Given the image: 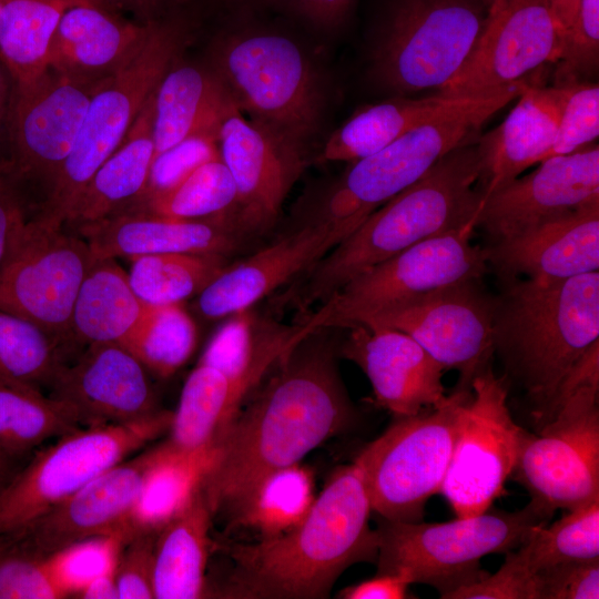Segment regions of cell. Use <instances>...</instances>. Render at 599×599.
Masks as SVG:
<instances>
[{"label": "cell", "instance_id": "cell-1", "mask_svg": "<svg viewBox=\"0 0 599 599\" xmlns=\"http://www.w3.org/2000/svg\"><path fill=\"white\" fill-rule=\"evenodd\" d=\"M327 329L295 345L229 426L203 485L214 514L264 475L301 463L352 424L354 408Z\"/></svg>", "mask_w": 599, "mask_h": 599}, {"label": "cell", "instance_id": "cell-2", "mask_svg": "<svg viewBox=\"0 0 599 599\" xmlns=\"http://www.w3.org/2000/svg\"><path fill=\"white\" fill-rule=\"evenodd\" d=\"M363 471L356 461L336 468L300 524L287 532L227 550L233 569L223 598L328 597L339 576L359 561H376L377 532Z\"/></svg>", "mask_w": 599, "mask_h": 599}, {"label": "cell", "instance_id": "cell-3", "mask_svg": "<svg viewBox=\"0 0 599 599\" xmlns=\"http://www.w3.org/2000/svg\"><path fill=\"white\" fill-rule=\"evenodd\" d=\"M479 175L475 142L450 151L311 266L291 300L303 311L322 304L353 277L402 251L468 223L476 225L483 200Z\"/></svg>", "mask_w": 599, "mask_h": 599}, {"label": "cell", "instance_id": "cell-4", "mask_svg": "<svg viewBox=\"0 0 599 599\" xmlns=\"http://www.w3.org/2000/svg\"><path fill=\"white\" fill-rule=\"evenodd\" d=\"M599 341V272L514 278L496 298L494 345L525 388L538 428L567 374Z\"/></svg>", "mask_w": 599, "mask_h": 599}, {"label": "cell", "instance_id": "cell-5", "mask_svg": "<svg viewBox=\"0 0 599 599\" xmlns=\"http://www.w3.org/2000/svg\"><path fill=\"white\" fill-rule=\"evenodd\" d=\"M193 20L177 4L151 22L133 59L92 94L75 143L54 185L32 217L63 229L74 201L102 163L120 146L160 80L191 40Z\"/></svg>", "mask_w": 599, "mask_h": 599}, {"label": "cell", "instance_id": "cell-6", "mask_svg": "<svg viewBox=\"0 0 599 599\" xmlns=\"http://www.w3.org/2000/svg\"><path fill=\"white\" fill-rule=\"evenodd\" d=\"M210 67L248 119L308 145L318 132L324 92L315 67L290 37L263 28L220 35Z\"/></svg>", "mask_w": 599, "mask_h": 599}, {"label": "cell", "instance_id": "cell-7", "mask_svg": "<svg viewBox=\"0 0 599 599\" xmlns=\"http://www.w3.org/2000/svg\"><path fill=\"white\" fill-rule=\"evenodd\" d=\"M528 82L493 95L458 99L382 150L352 162L327 191L314 215L338 222L352 233L444 155L476 142L483 125L516 99Z\"/></svg>", "mask_w": 599, "mask_h": 599}, {"label": "cell", "instance_id": "cell-8", "mask_svg": "<svg viewBox=\"0 0 599 599\" xmlns=\"http://www.w3.org/2000/svg\"><path fill=\"white\" fill-rule=\"evenodd\" d=\"M555 511L530 499L516 511H485L444 522H403L380 518L377 572L398 573L412 585L437 589L440 598L487 572L480 560L518 548Z\"/></svg>", "mask_w": 599, "mask_h": 599}, {"label": "cell", "instance_id": "cell-9", "mask_svg": "<svg viewBox=\"0 0 599 599\" xmlns=\"http://www.w3.org/2000/svg\"><path fill=\"white\" fill-rule=\"evenodd\" d=\"M490 0H392L370 53V77L393 97L440 90L485 28Z\"/></svg>", "mask_w": 599, "mask_h": 599}, {"label": "cell", "instance_id": "cell-10", "mask_svg": "<svg viewBox=\"0 0 599 599\" xmlns=\"http://www.w3.org/2000/svg\"><path fill=\"white\" fill-rule=\"evenodd\" d=\"M471 388L456 386L438 407L395 422L355 457L373 512L389 521H422L428 499L440 491L461 406Z\"/></svg>", "mask_w": 599, "mask_h": 599}, {"label": "cell", "instance_id": "cell-11", "mask_svg": "<svg viewBox=\"0 0 599 599\" xmlns=\"http://www.w3.org/2000/svg\"><path fill=\"white\" fill-rule=\"evenodd\" d=\"M172 412L80 427L37 454L0 491V535L14 531L169 432Z\"/></svg>", "mask_w": 599, "mask_h": 599}, {"label": "cell", "instance_id": "cell-12", "mask_svg": "<svg viewBox=\"0 0 599 599\" xmlns=\"http://www.w3.org/2000/svg\"><path fill=\"white\" fill-rule=\"evenodd\" d=\"M476 225L424 240L364 271L306 317L313 331L346 328L395 303L488 272L486 248L471 242Z\"/></svg>", "mask_w": 599, "mask_h": 599}, {"label": "cell", "instance_id": "cell-13", "mask_svg": "<svg viewBox=\"0 0 599 599\" xmlns=\"http://www.w3.org/2000/svg\"><path fill=\"white\" fill-rule=\"evenodd\" d=\"M507 397L506 376H497L490 365L473 378L439 491L456 517L483 514L505 494L526 433L514 420Z\"/></svg>", "mask_w": 599, "mask_h": 599}, {"label": "cell", "instance_id": "cell-14", "mask_svg": "<svg viewBox=\"0 0 599 599\" xmlns=\"http://www.w3.org/2000/svg\"><path fill=\"white\" fill-rule=\"evenodd\" d=\"M599 386L576 389L538 434L526 430L511 477L556 511L599 498Z\"/></svg>", "mask_w": 599, "mask_h": 599}, {"label": "cell", "instance_id": "cell-15", "mask_svg": "<svg viewBox=\"0 0 599 599\" xmlns=\"http://www.w3.org/2000/svg\"><path fill=\"white\" fill-rule=\"evenodd\" d=\"M93 262L79 234L30 219L0 267V309L34 323L61 345L72 343L73 306Z\"/></svg>", "mask_w": 599, "mask_h": 599}, {"label": "cell", "instance_id": "cell-16", "mask_svg": "<svg viewBox=\"0 0 599 599\" xmlns=\"http://www.w3.org/2000/svg\"><path fill=\"white\" fill-rule=\"evenodd\" d=\"M495 307L496 298L478 280H469L395 303L357 324L407 334L445 370L459 373L457 386L471 388L473 378L490 365L495 353Z\"/></svg>", "mask_w": 599, "mask_h": 599}, {"label": "cell", "instance_id": "cell-17", "mask_svg": "<svg viewBox=\"0 0 599 599\" xmlns=\"http://www.w3.org/2000/svg\"><path fill=\"white\" fill-rule=\"evenodd\" d=\"M565 39L550 0H490L476 47L438 93L480 98L531 81V73L559 61Z\"/></svg>", "mask_w": 599, "mask_h": 599}, {"label": "cell", "instance_id": "cell-18", "mask_svg": "<svg viewBox=\"0 0 599 599\" xmlns=\"http://www.w3.org/2000/svg\"><path fill=\"white\" fill-rule=\"evenodd\" d=\"M97 89L50 68L31 82L14 87L10 114L11 167L35 213L73 149Z\"/></svg>", "mask_w": 599, "mask_h": 599}, {"label": "cell", "instance_id": "cell-19", "mask_svg": "<svg viewBox=\"0 0 599 599\" xmlns=\"http://www.w3.org/2000/svg\"><path fill=\"white\" fill-rule=\"evenodd\" d=\"M217 143L236 186L229 220L242 236L264 233L306 169L308 145L246 119L238 109L222 120Z\"/></svg>", "mask_w": 599, "mask_h": 599}, {"label": "cell", "instance_id": "cell-20", "mask_svg": "<svg viewBox=\"0 0 599 599\" xmlns=\"http://www.w3.org/2000/svg\"><path fill=\"white\" fill-rule=\"evenodd\" d=\"M595 203H599V148L590 144L550 156L488 195L476 227L496 242Z\"/></svg>", "mask_w": 599, "mask_h": 599}, {"label": "cell", "instance_id": "cell-21", "mask_svg": "<svg viewBox=\"0 0 599 599\" xmlns=\"http://www.w3.org/2000/svg\"><path fill=\"white\" fill-rule=\"evenodd\" d=\"M154 447L124 459L8 535L27 550L48 557L78 541L124 531Z\"/></svg>", "mask_w": 599, "mask_h": 599}, {"label": "cell", "instance_id": "cell-22", "mask_svg": "<svg viewBox=\"0 0 599 599\" xmlns=\"http://www.w3.org/2000/svg\"><path fill=\"white\" fill-rule=\"evenodd\" d=\"M144 365L118 343L90 344L50 384L80 427L123 424L158 412Z\"/></svg>", "mask_w": 599, "mask_h": 599}, {"label": "cell", "instance_id": "cell-23", "mask_svg": "<svg viewBox=\"0 0 599 599\" xmlns=\"http://www.w3.org/2000/svg\"><path fill=\"white\" fill-rule=\"evenodd\" d=\"M346 328L337 354L364 372L377 406L400 418L438 407L447 399L445 368L410 336L364 324Z\"/></svg>", "mask_w": 599, "mask_h": 599}, {"label": "cell", "instance_id": "cell-24", "mask_svg": "<svg viewBox=\"0 0 599 599\" xmlns=\"http://www.w3.org/2000/svg\"><path fill=\"white\" fill-rule=\"evenodd\" d=\"M349 233L338 222L313 215L271 245L229 265L199 294V312L216 319L251 308L277 287L305 273Z\"/></svg>", "mask_w": 599, "mask_h": 599}, {"label": "cell", "instance_id": "cell-25", "mask_svg": "<svg viewBox=\"0 0 599 599\" xmlns=\"http://www.w3.org/2000/svg\"><path fill=\"white\" fill-rule=\"evenodd\" d=\"M151 22L139 23L89 0L69 7L48 47L47 68L98 88L140 51Z\"/></svg>", "mask_w": 599, "mask_h": 599}, {"label": "cell", "instance_id": "cell-26", "mask_svg": "<svg viewBox=\"0 0 599 599\" xmlns=\"http://www.w3.org/2000/svg\"><path fill=\"white\" fill-rule=\"evenodd\" d=\"M488 265L505 280H564L599 270V203L491 242Z\"/></svg>", "mask_w": 599, "mask_h": 599}, {"label": "cell", "instance_id": "cell-27", "mask_svg": "<svg viewBox=\"0 0 599 599\" xmlns=\"http://www.w3.org/2000/svg\"><path fill=\"white\" fill-rule=\"evenodd\" d=\"M567 93L566 82L544 85L531 81L517 97L518 101L506 119L478 136L475 146L480 165L481 202L547 158Z\"/></svg>", "mask_w": 599, "mask_h": 599}, {"label": "cell", "instance_id": "cell-28", "mask_svg": "<svg viewBox=\"0 0 599 599\" xmlns=\"http://www.w3.org/2000/svg\"><path fill=\"white\" fill-rule=\"evenodd\" d=\"M73 233L87 241L94 258L163 253L227 256L243 237L226 217L176 220L144 212L115 213Z\"/></svg>", "mask_w": 599, "mask_h": 599}, {"label": "cell", "instance_id": "cell-29", "mask_svg": "<svg viewBox=\"0 0 599 599\" xmlns=\"http://www.w3.org/2000/svg\"><path fill=\"white\" fill-rule=\"evenodd\" d=\"M237 109L210 65L175 60L160 80L153 98L155 154L200 132L217 131Z\"/></svg>", "mask_w": 599, "mask_h": 599}, {"label": "cell", "instance_id": "cell-30", "mask_svg": "<svg viewBox=\"0 0 599 599\" xmlns=\"http://www.w3.org/2000/svg\"><path fill=\"white\" fill-rule=\"evenodd\" d=\"M154 91L123 142L95 171L74 201L63 226L67 231L75 232L83 225L119 213L143 194L155 153Z\"/></svg>", "mask_w": 599, "mask_h": 599}, {"label": "cell", "instance_id": "cell-31", "mask_svg": "<svg viewBox=\"0 0 599 599\" xmlns=\"http://www.w3.org/2000/svg\"><path fill=\"white\" fill-rule=\"evenodd\" d=\"M313 333L304 319L286 326L260 319L248 309L229 316L207 343L199 363L227 376L246 396L305 336Z\"/></svg>", "mask_w": 599, "mask_h": 599}, {"label": "cell", "instance_id": "cell-32", "mask_svg": "<svg viewBox=\"0 0 599 599\" xmlns=\"http://www.w3.org/2000/svg\"><path fill=\"white\" fill-rule=\"evenodd\" d=\"M211 509L203 487L155 537L153 592L156 599H196L210 595L206 567L213 546Z\"/></svg>", "mask_w": 599, "mask_h": 599}, {"label": "cell", "instance_id": "cell-33", "mask_svg": "<svg viewBox=\"0 0 599 599\" xmlns=\"http://www.w3.org/2000/svg\"><path fill=\"white\" fill-rule=\"evenodd\" d=\"M220 444L186 450L167 439L154 447L152 463L145 474L139 497L130 514L128 528L136 532L158 534L183 511L214 466Z\"/></svg>", "mask_w": 599, "mask_h": 599}, {"label": "cell", "instance_id": "cell-34", "mask_svg": "<svg viewBox=\"0 0 599 599\" xmlns=\"http://www.w3.org/2000/svg\"><path fill=\"white\" fill-rule=\"evenodd\" d=\"M149 303L131 286L115 258H94L78 292L71 319L73 343L124 345L143 318Z\"/></svg>", "mask_w": 599, "mask_h": 599}, {"label": "cell", "instance_id": "cell-35", "mask_svg": "<svg viewBox=\"0 0 599 599\" xmlns=\"http://www.w3.org/2000/svg\"><path fill=\"white\" fill-rule=\"evenodd\" d=\"M458 99L437 93L423 98L393 97L357 111L325 142L321 162H354L387 146Z\"/></svg>", "mask_w": 599, "mask_h": 599}, {"label": "cell", "instance_id": "cell-36", "mask_svg": "<svg viewBox=\"0 0 599 599\" xmlns=\"http://www.w3.org/2000/svg\"><path fill=\"white\" fill-rule=\"evenodd\" d=\"M246 397L222 372L197 363L172 412L167 440L186 450L220 444Z\"/></svg>", "mask_w": 599, "mask_h": 599}, {"label": "cell", "instance_id": "cell-37", "mask_svg": "<svg viewBox=\"0 0 599 599\" xmlns=\"http://www.w3.org/2000/svg\"><path fill=\"white\" fill-rule=\"evenodd\" d=\"M315 498L313 471L296 463L264 475L226 508L234 527L270 539L300 524Z\"/></svg>", "mask_w": 599, "mask_h": 599}, {"label": "cell", "instance_id": "cell-38", "mask_svg": "<svg viewBox=\"0 0 599 599\" xmlns=\"http://www.w3.org/2000/svg\"><path fill=\"white\" fill-rule=\"evenodd\" d=\"M87 0H0V58L16 84L47 69L51 35L63 12Z\"/></svg>", "mask_w": 599, "mask_h": 599}, {"label": "cell", "instance_id": "cell-39", "mask_svg": "<svg viewBox=\"0 0 599 599\" xmlns=\"http://www.w3.org/2000/svg\"><path fill=\"white\" fill-rule=\"evenodd\" d=\"M78 428L61 402L35 386L0 376V448L11 459Z\"/></svg>", "mask_w": 599, "mask_h": 599}, {"label": "cell", "instance_id": "cell-40", "mask_svg": "<svg viewBox=\"0 0 599 599\" xmlns=\"http://www.w3.org/2000/svg\"><path fill=\"white\" fill-rule=\"evenodd\" d=\"M567 511L552 524L534 527L506 556L530 573L564 562L599 559V498Z\"/></svg>", "mask_w": 599, "mask_h": 599}, {"label": "cell", "instance_id": "cell-41", "mask_svg": "<svg viewBox=\"0 0 599 599\" xmlns=\"http://www.w3.org/2000/svg\"><path fill=\"white\" fill-rule=\"evenodd\" d=\"M130 260L132 288L153 305L176 304L200 294L230 265L220 254L163 253Z\"/></svg>", "mask_w": 599, "mask_h": 599}, {"label": "cell", "instance_id": "cell-42", "mask_svg": "<svg viewBox=\"0 0 599 599\" xmlns=\"http://www.w3.org/2000/svg\"><path fill=\"white\" fill-rule=\"evenodd\" d=\"M235 200V182L219 158L196 167L171 190L136 200L121 212H144L176 220H229Z\"/></svg>", "mask_w": 599, "mask_h": 599}, {"label": "cell", "instance_id": "cell-43", "mask_svg": "<svg viewBox=\"0 0 599 599\" xmlns=\"http://www.w3.org/2000/svg\"><path fill=\"white\" fill-rule=\"evenodd\" d=\"M195 344L194 322L180 303L149 304L138 328L123 347L148 370L165 378L187 362Z\"/></svg>", "mask_w": 599, "mask_h": 599}, {"label": "cell", "instance_id": "cell-44", "mask_svg": "<svg viewBox=\"0 0 599 599\" xmlns=\"http://www.w3.org/2000/svg\"><path fill=\"white\" fill-rule=\"evenodd\" d=\"M61 346L34 323L0 309V376L50 386L64 363Z\"/></svg>", "mask_w": 599, "mask_h": 599}, {"label": "cell", "instance_id": "cell-45", "mask_svg": "<svg viewBox=\"0 0 599 599\" xmlns=\"http://www.w3.org/2000/svg\"><path fill=\"white\" fill-rule=\"evenodd\" d=\"M124 532L88 538L45 558L49 572L64 598L78 595L95 578L115 572Z\"/></svg>", "mask_w": 599, "mask_h": 599}, {"label": "cell", "instance_id": "cell-46", "mask_svg": "<svg viewBox=\"0 0 599 599\" xmlns=\"http://www.w3.org/2000/svg\"><path fill=\"white\" fill-rule=\"evenodd\" d=\"M45 558L0 535V599L64 598L49 572Z\"/></svg>", "mask_w": 599, "mask_h": 599}, {"label": "cell", "instance_id": "cell-47", "mask_svg": "<svg viewBox=\"0 0 599 599\" xmlns=\"http://www.w3.org/2000/svg\"><path fill=\"white\" fill-rule=\"evenodd\" d=\"M566 83H568L567 98L555 142L546 159L578 151L590 145L599 135L598 84L588 80Z\"/></svg>", "mask_w": 599, "mask_h": 599}, {"label": "cell", "instance_id": "cell-48", "mask_svg": "<svg viewBox=\"0 0 599 599\" xmlns=\"http://www.w3.org/2000/svg\"><path fill=\"white\" fill-rule=\"evenodd\" d=\"M219 158L217 131L200 132L183 139L154 155L145 190L136 200L171 190L196 167Z\"/></svg>", "mask_w": 599, "mask_h": 599}, {"label": "cell", "instance_id": "cell-49", "mask_svg": "<svg viewBox=\"0 0 599 599\" xmlns=\"http://www.w3.org/2000/svg\"><path fill=\"white\" fill-rule=\"evenodd\" d=\"M598 62L599 0H579L566 33L562 54L556 63L554 83L588 80L596 73Z\"/></svg>", "mask_w": 599, "mask_h": 599}, {"label": "cell", "instance_id": "cell-50", "mask_svg": "<svg viewBox=\"0 0 599 599\" xmlns=\"http://www.w3.org/2000/svg\"><path fill=\"white\" fill-rule=\"evenodd\" d=\"M156 534L136 532L120 549L114 579L118 599H151Z\"/></svg>", "mask_w": 599, "mask_h": 599}, {"label": "cell", "instance_id": "cell-51", "mask_svg": "<svg viewBox=\"0 0 599 599\" xmlns=\"http://www.w3.org/2000/svg\"><path fill=\"white\" fill-rule=\"evenodd\" d=\"M444 599H539L537 573H530L507 556L495 573H486L448 592Z\"/></svg>", "mask_w": 599, "mask_h": 599}, {"label": "cell", "instance_id": "cell-52", "mask_svg": "<svg viewBox=\"0 0 599 599\" xmlns=\"http://www.w3.org/2000/svg\"><path fill=\"white\" fill-rule=\"evenodd\" d=\"M536 573L539 599L599 598V559L564 562Z\"/></svg>", "mask_w": 599, "mask_h": 599}, {"label": "cell", "instance_id": "cell-53", "mask_svg": "<svg viewBox=\"0 0 599 599\" xmlns=\"http://www.w3.org/2000/svg\"><path fill=\"white\" fill-rule=\"evenodd\" d=\"M34 206L11 164L0 167V267L19 242Z\"/></svg>", "mask_w": 599, "mask_h": 599}, {"label": "cell", "instance_id": "cell-54", "mask_svg": "<svg viewBox=\"0 0 599 599\" xmlns=\"http://www.w3.org/2000/svg\"><path fill=\"white\" fill-rule=\"evenodd\" d=\"M357 0H281L292 13L322 31H334L349 18Z\"/></svg>", "mask_w": 599, "mask_h": 599}, {"label": "cell", "instance_id": "cell-55", "mask_svg": "<svg viewBox=\"0 0 599 599\" xmlns=\"http://www.w3.org/2000/svg\"><path fill=\"white\" fill-rule=\"evenodd\" d=\"M410 582L402 575L377 572L373 578L347 586L338 592L343 599L409 598Z\"/></svg>", "mask_w": 599, "mask_h": 599}, {"label": "cell", "instance_id": "cell-56", "mask_svg": "<svg viewBox=\"0 0 599 599\" xmlns=\"http://www.w3.org/2000/svg\"><path fill=\"white\" fill-rule=\"evenodd\" d=\"M14 79L0 58V167L11 164L10 114L14 93Z\"/></svg>", "mask_w": 599, "mask_h": 599}, {"label": "cell", "instance_id": "cell-57", "mask_svg": "<svg viewBox=\"0 0 599 599\" xmlns=\"http://www.w3.org/2000/svg\"><path fill=\"white\" fill-rule=\"evenodd\" d=\"M111 11L130 13L134 21L148 23L176 7V0H89Z\"/></svg>", "mask_w": 599, "mask_h": 599}, {"label": "cell", "instance_id": "cell-58", "mask_svg": "<svg viewBox=\"0 0 599 599\" xmlns=\"http://www.w3.org/2000/svg\"><path fill=\"white\" fill-rule=\"evenodd\" d=\"M84 599H118L114 572L102 575L92 580L79 595Z\"/></svg>", "mask_w": 599, "mask_h": 599}, {"label": "cell", "instance_id": "cell-59", "mask_svg": "<svg viewBox=\"0 0 599 599\" xmlns=\"http://www.w3.org/2000/svg\"><path fill=\"white\" fill-rule=\"evenodd\" d=\"M555 16L567 33L579 6V0H550Z\"/></svg>", "mask_w": 599, "mask_h": 599}, {"label": "cell", "instance_id": "cell-60", "mask_svg": "<svg viewBox=\"0 0 599 599\" xmlns=\"http://www.w3.org/2000/svg\"><path fill=\"white\" fill-rule=\"evenodd\" d=\"M13 459H11L1 448H0V491L9 484V481L17 474L13 467Z\"/></svg>", "mask_w": 599, "mask_h": 599}, {"label": "cell", "instance_id": "cell-61", "mask_svg": "<svg viewBox=\"0 0 599 599\" xmlns=\"http://www.w3.org/2000/svg\"><path fill=\"white\" fill-rule=\"evenodd\" d=\"M240 3H280L281 0H232Z\"/></svg>", "mask_w": 599, "mask_h": 599}]
</instances>
